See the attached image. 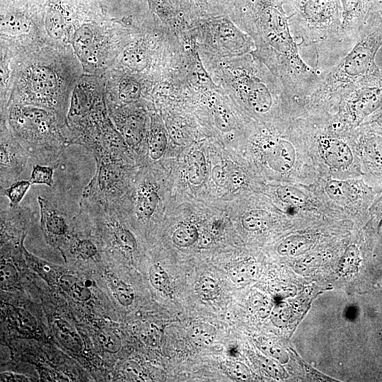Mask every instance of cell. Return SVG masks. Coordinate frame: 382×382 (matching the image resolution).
<instances>
[{
	"label": "cell",
	"instance_id": "836d02e7",
	"mask_svg": "<svg viewBox=\"0 0 382 382\" xmlns=\"http://www.w3.org/2000/svg\"><path fill=\"white\" fill-rule=\"evenodd\" d=\"M361 262L360 252L355 244L349 245L339 262V270L344 275L354 273Z\"/></svg>",
	"mask_w": 382,
	"mask_h": 382
},
{
	"label": "cell",
	"instance_id": "74e56055",
	"mask_svg": "<svg viewBox=\"0 0 382 382\" xmlns=\"http://www.w3.org/2000/svg\"><path fill=\"white\" fill-rule=\"evenodd\" d=\"M149 280L156 289L165 293L170 291V282L169 277L159 264L156 263L151 266L149 269Z\"/></svg>",
	"mask_w": 382,
	"mask_h": 382
},
{
	"label": "cell",
	"instance_id": "7bdbcfd3",
	"mask_svg": "<svg viewBox=\"0 0 382 382\" xmlns=\"http://www.w3.org/2000/svg\"><path fill=\"white\" fill-rule=\"evenodd\" d=\"M258 363L260 367L270 376L276 378H284L286 376V373L284 368L281 366L276 359L265 357L258 356Z\"/></svg>",
	"mask_w": 382,
	"mask_h": 382
},
{
	"label": "cell",
	"instance_id": "cb8c5ba5",
	"mask_svg": "<svg viewBox=\"0 0 382 382\" xmlns=\"http://www.w3.org/2000/svg\"><path fill=\"white\" fill-rule=\"evenodd\" d=\"M132 211L139 221L149 222L158 207L161 197L157 184L149 178H144L138 184L134 195Z\"/></svg>",
	"mask_w": 382,
	"mask_h": 382
},
{
	"label": "cell",
	"instance_id": "30bf717a",
	"mask_svg": "<svg viewBox=\"0 0 382 382\" xmlns=\"http://www.w3.org/2000/svg\"><path fill=\"white\" fill-rule=\"evenodd\" d=\"M315 185L325 202L341 215H369V209L378 195L364 177L318 178Z\"/></svg>",
	"mask_w": 382,
	"mask_h": 382
},
{
	"label": "cell",
	"instance_id": "f546056e",
	"mask_svg": "<svg viewBox=\"0 0 382 382\" xmlns=\"http://www.w3.org/2000/svg\"><path fill=\"white\" fill-rule=\"evenodd\" d=\"M59 282L63 290L75 300L86 301L91 296L89 289L79 279L73 275L64 274L59 278Z\"/></svg>",
	"mask_w": 382,
	"mask_h": 382
},
{
	"label": "cell",
	"instance_id": "f6af8a7d",
	"mask_svg": "<svg viewBox=\"0 0 382 382\" xmlns=\"http://www.w3.org/2000/svg\"><path fill=\"white\" fill-rule=\"evenodd\" d=\"M192 337L202 345H209L215 339L216 331L209 325H200L194 328L192 332Z\"/></svg>",
	"mask_w": 382,
	"mask_h": 382
},
{
	"label": "cell",
	"instance_id": "44dd1931",
	"mask_svg": "<svg viewBox=\"0 0 382 382\" xmlns=\"http://www.w3.org/2000/svg\"><path fill=\"white\" fill-rule=\"evenodd\" d=\"M364 178H369L382 187V135L366 124L356 129Z\"/></svg>",
	"mask_w": 382,
	"mask_h": 382
},
{
	"label": "cell",
	"instance_id": "7a4b0ae2",
	"mask_svg": "<svg viewBox=\"0 0 382 382\" xmlns=\"http://www.w3.org/2000/svg\"><path fill=\"white\" fill-rule=\"evenodd\" d=\"M381 44L382 28L364 25L356 43L343 58L321 71L319 82L301 105L299 117L332 114L346 93L378 80L374 57Z\"/></svg>",
	"mask_w": 382,
	"mask_h": 382
},
{
	"label": "cell",
	"instance_id": "7c38bea8",
	"mask_svg": "<svg viewBox=\"0 0 382 382\" xmlns=\"http://www.w3.org/2000/svg\"><path fill=\"white\" fill-rule=\"evenodd\" d=\"M93 0H46L40 8L42 41L68 50L71 33Z\"/></svg>",
	"mask_w": 382,
	"mask_h": 382
},
{
	"label": "cell",
	"instance_id": "e575fe53",
	"mask_svg": "<svg viewBox=\"0 0 382 382\" xmlns=\"http://www.w3.org/2000/svg\"><path fill=\"white\" fill-rule=\"evenodd\" d=\"M30 185L29 180H17L7 187H1V195L6 196L10 207L13 208L19 205Z\"/></svg>",
	"mask_w": 382,
	"mask_h": 382
},
{
	"label": "cell",
	"instance_id": "603a6c76",
	"mask_svg": "<svg viewBox=\"0 0 382 382\" xmlns=\"http://www.w3.org/2000/svg\"><path fill=\"white\" fill-rule=\"evenodd\" d=\"M0 104L1 112H3L11 100L20 61L24 52L4 45H0Z\"/></svg>",
	"mask_w": 382,
	"mask_h": 382
},
{
	"label": "cell",
	"instance_id": "7dc6e473",
	"mask_svg": "<svg viewBox=\"0 0 382 382\" xmlns=\"http://www.w3.org/2000/svg\"><path fill=\"white\" fill-rule=\"evenodd\" d=\"M370 222L379 230L382 226V192L379 193L369 209Z\"/></svg>",
	"mask_w": 382,
	"mask_h": 382
},
{
	"label": "cell",
	"instance_id": "e0dca14e",
	"mask_svg": "<svg viewBox=\"0 0 382 382\" xmlns=\"http://www.w3.org/2000/svg\"><path fill=\"white\" fill-rule=\"evenodd\" d=\"M106 103L122 105L140 103L149 94L153 82L138 74L111 67L100 75Z\"/></svg>",
	"mask_w": 382,
	"mask_h": 382
},
{
	"label": "cell",
	"instance_id": "2e32d148",
	"mask_svg": "<svg viewBox=\"0 0 382 382\" xmlns=\"http://www.w3.org/2000/svg\"><path fill=\"white\" fill-rule=\"evenodd\" d=\"M274 195L284 207V212L293 217L341 215L325 202L315 183L305 185L283 182L274 188Z\"/></svg>",
	"mask_w": 382,
	"mask_h": 382
},
{
	"label": "cell",
	"instance_id": "f907efd6",
	"mask_svg": "<svg viewBox=\"0 0 382 382\" xmlns=\"http://www.w3.org/2000/svg\"><path fill=\"white\" fill-rule=\"evenodd\" d=\"M255 299H253V305L258 311L260 316L266 318L270 316L272 309L270 301L263 296H257Z\"/></svg>",
	"mask_w": 382,
	"mask_h": 382
},
{
	"label": "cell",
	"instance_id": "d6a6232c",
	"mask_svg": "<svg viewBox=\"0 0 382 382\" xmlns=\"http://www.w3.org/2000/svg\"><path fill=\"white\" fill-rule=\"evenodd\" d=\"M105 277L120 304L125 306L131 305L134 299L133 289L111 272H106Z\"/></svg>",
	"mask_w": 382,
	"mask_h": 382
},
{
	"label": "cell",
	"instance_id": "9a60e30c",
	"mask_svg": "<svg viewBox=\"0 0 382 382\" xmlns=\"http://www.w3.org/2000/svg\"><path fill=\"white\" fill-rule=\"evenodd\" d=\"M96 170L82 195L121 209L125 204L127 174L124 163L97 161Z\"/></svg>",
	"mask_w": 382,
	"mask_h": 382
},
{
	"label": "cell",
	"instance_id": "7402d4cb",
	"mask_svg": "<svg viewBox=\"0 0 382 382\" xmlns=\"http://www.w3.org/2000/svg\"><path fill=\"white\" fill-rule=\"evenodd\" d=\"M40 224L45 237L50 245L61 248L70 238V226L66 216L47 199L38 197Z\"/></svg>",
	"mask_w": 382,
	"mask_h": 382
},
{
	"label": "cell",
	"instance_id": "bcb514c9",
	"mask_svg": "<svg viewBox=\"0 0 382 382\" xmlns=\"http://www.w3.org/2000/svg\"><path fill=\"white\" fill-rule=\"evenodd\" d=\"M260 348L267 356L280 363H286L289 359L286 352L277 345L264 342L260 345Z\"/></svg>",
	"mask_w": 382,
	"mask_h": 382
},
{
	"label": "cell",
	"instance_id": "ab89813d",
	"mask_svg": "<svg viewBox=\"0 0 382 382\" xmlns=\"http://www.w3.org/2000/svg\"><path fill=\"white\" fill-rule=\"evenodd\" d=\"M222 369L231 378L238 381H248L250 379V372L248 368L239 361H224Z\"/></svg>",
	"mask_w": 382,
	"mask_h": 382
},
{
	"label": "cell",
	"instance_id": "4316f807",
	"mask_svg": "<svg viewBox=\"0 0 382 382\" xmlns=\"http://www.w3.org/2000/svg\"><path fill=\"white\" fill-rule=\"evenodd\" d=\"M53 332L67 349L72 352H79L82 348V341L75 330L65 320H56L52 325Z\"/></svg>",
	"mask_w": 382,
	"mask_h": 382
},
{
	"label": "cell",
	"instance_id": "4dcf8cb0",
	"mask_svg": "<svg viewBox=\"0 0 382 382\" xmlns=\"http://www.w3.org/2000/svg\"><path fill=\"white\" fill-rule=\"evenodd\" d=\"M10 318L15 328L21 333L30 334L35 331V318L22 308H13L10 311Z\"/></svg>",
	"mask_w": 382,
	"mask_h": 382
},
{
	"label": "cell",
	"instance_id": "8992f818",
	"mask_svg": "<svg viewBox=\"0 0 382 382\" xmlns=\"http://www.w3.org/2000/svg\"><path fill=\"white\" fill-rule=\"evenodd\" d=\"M297 118L318 178L363 177L356 130L344 128L331 114Z\"/></svg>",
	"mask_w": 382,
	"mask_h": 382
},
{
	"label": "cell",
	"instance_id": "816d5d0a",
	"mask_svg": "<svg viewBox=\"0 0 382 382\" xmlns=\"http://www.w3.org/2000/svg\"><path fill=\"white\" fill-rule=\"evenodd\" d=\"M1 3H12L34 8H40L46 0H0Z\"/></svg>",
	"mask_w": 382,
	"mask_h": 382
},
{
	"label": "cell",
	"instance_id": "f1b7e54d",
	"mask_svg": "<svg viewBox=\"0 0 382 382\" xmlns=\"http://www.w3.org/2000/svg\"><path fill=\"white\" fill-rule=\"evenodd\" d=\"M272 221V214L264 209L257 208L246 212L241 217L243 228L249 232L267 229Z\"/></svg>",
	"mask_w": 382,
	"mask_h": 382
},
{
	"label": "cell",
	"instance_id": "d6986e66",
	"mask_svg": "<svg viewBox=\"0 0 382 382\" xmlns=\"http://www.w3.org/2000/svg\"><path fill=\"white\" fill-rule=\"evenodd\" d=\"M207 42L223 57L242 56L255 49L252 37L227 21L211 24Z\"/></svg>",
	"mask_w": 382,
	"mask_h": 382
},
{
	"label": "cell",
	"instance_id": "1f68e13d",
	"mask_svg": "<svg viewBox=\"0 0 382 382\" xmlns=\"http://www.w3.org/2000/svg\"><path fill=\"white\" fill-rule=\"evenodd\" d=\"M207 174L205 158L199 151H194L189 157L187 176L189 181L193 185H200Z\"/></svg>",
	"mask_w": 382,
	"mask_h": 382
},
{
	"label": "cell",
	"instance_id": "8fae6325",
	"mask_svg": "<svg viewBox=\"0 0 382 382\" xmlns=\"http://www.w3.org/2000/svg\"><path fill=\"white\" fill-rule=\"evenodd\" d=\"M0 8V45L25 52L42 42L41 8L12 3H1Z\"/></svg>",
	"mask_w": 382,
	"mask_h": 382
},
{
	"label": "cell",
	"instance_id": "f5cc1de1",
	"mask_svg": "<svg viewBox=\"0 0 382 382\" xmlns=\"http://www.w3.org/2000/svg\"><path fill=\"white\" fill-rule=\"evenodd\" d=\"M1 381H30V380L24 375L13 373H4L1 375Z\"/></svg>",
	"mask_w": 382,
	"mask_h": 382
},
{
	"label": "cell",
	"instance_id": "11a10c76",
	"mask_svg": "<svg viewBox=\"0 0 382 382\" xmlns=\"http://www.w3.org/2000/svg\"><path fill=\"white\" fill-rule=\"evenodd\" d=\"M210 236L207 235V236H204L203 238H202L201 240V244L202 245H208L211 242L209 239Z\"/></svg>",
	"mask_w": 382,
	"mask_h": 382
},
{
	"label": "cell",
	"instance_id": "c3c4849f",
	"mask_svg": "<svg viewBox=\"0 0 382 382\" xmlns=\"http://www.w3.org/2000/svg\"><path fill=\"white\" fill-rule=\"evenodd\" d=\"M99 341L103 347L108 352H116L121 347L120 340L112 334H100Z\"/></svg>",
	"mask_w": 382,
	"mask_h": 382
},
{
	"label": "cell",
	"instance_id": "83f0119b",
	"mask_svg": "<svg viewBox=\"0 0 382 382\" xmlns=\"http://www.w3.org/2000/svg\"><path fill=\"white\" fill-rule=\"evenodd\" d=\"M68 241L70 253L83 260L93 259L99 254L98 245L87 236L76 235Z\"/></svg>",
	"mask_w": 382,
	"mask_h": 382
},
{
	"label": "cell",
	"instance_id": "6da1fadb",
	"mask_svg": "<svg viewBox=\"0 0 382 382\" xmlns=\"http://www.w3.org/2000/svg\"><path fill=\"white\" fill-rule=\"evenodd\" d=\"M83 76L73 53L40 42L23 53L8 105L45 108L67 120L74 91Z\"/></svg>",
	"mask_w": 382,
	"mask_h": 382
},
{
	"label": "cell",
	"instance_id": "5bb4252c",
	"mask_svg": "<svg viewBox=\"0 0 382 382\" xmlns=\"http://www.w3.org/2000/svg\"><path fill=\"white\" fill-rule=\"evenodd\" d=\"M382 109V79L357 87L342 98L333 117L345 128L354 131Z\"/></svg>",
	"mask_w": 382,
	"mask_h": 382
},
{
	"label": "cell",
	"instance_id": "9c48e42d",
	"mask_svg": "<svg viewBox=\"0 0 382 382\" xmlns=\"http://www.w3.org/2000/svg\"><path fill=\"white\" fill-rule=\"evenodd\" d=\"M288 16L292 35L299 47L315 46L317 68L328 49L340 47L342 8L337 0H294Z\"/></svg>",
	"mask_w": 382,
	"mask_h": 382
},
{
	"label": "cell",
	"instance_id": "8d00e7d4",
	"mask_svg": "<svg viewBox=\"0 0 382 382\" xmlns=\"http://www.w3.org/2000/svg\"><path fill=\"white\" fill-rule=\"evenodd\" d=\"M57 166H45L37 163L33 166L29 179L31 185H45L52 187L54 184V171Z\"/></svg>",
	"mask_w": 382,
	"mask_h": 382
},
{
	"label": "cell",
	"instance_id": "52a82bcc",
	"mask_svg": "<svg viewBox=\"0 0 382 382\" xmlns=\"http://www.w3.org/2000/svg\"><path fill=\"white\" fill-rule=\"evenodd\" d=\"M1 121L37 163L54 165L71 146L67 120L54 110L11 103L1 112Z\"/></svg>",
	"mask_w": 382,
	"mask_h": 382
},
{
	"label": "cell",
	"instance_id": "681fc988",
	"mask_svg": "<svg viewBox=\"0 0 382 382\" xmlns=\"http://www.w3.org/2000/svg\"><path fill=\"white\" fill-rule=\"evenodd\" d=\"M1 282L9 285L16 282L18 274L15 267L11 263H4L1 266Z\"/></svg>",
	"mask_w": 382,
	"mask_h": 382
},
{
	"label": "cell",
	"instance_id": "9f6ffc18",
	"mask_svg": "<svg viewBox=\"0 0 382 382\" xmlns=\"http://www.w3.org/2000/svg\"><path fill=\"white\" fill-rule=\"evenodd\" d=\"M95 1H100V0H95Z\"/></svg>",
	"mask_w": 382,
	"mask_h": 382
},
{
	"label": "cell",
	"instance_id": "db71d44e",
	"mask_svg": "<svg viewBox=\"0 0 382 382\" xmlns=\"http://www.w3.org/2000/svg\"><path fill=\"white\" fill-rule=\"evenodd\" d=\"M138 368V366L135 363H132L130 364H127V366H126V370L127 371H129L130 374L139 376L140 371Z\"/></svg>",
	"mask_w": 382,
	"mask_h": 382
},
{
	"label": "cell",
	"instance_id": "60d3db41",
	"mask_svg": "<svg viewBox=\"0 0 382 382\" xmlns=\"http://www.w3.org/2000/svg\"><path fill=\"white\" fill-rule=\"evenodd\" d=\"M213 115L215 124L221 131L227 132L233 128L235 120L232 114L222 105L216 106L214 110Z\"/></svg>",
	"mask_w": 382,
	"mask_h": 382
},
{
	"label": "cell",
	"instance_id": "ba28073f",
	"mask_svg": "<svg viewBox=\"0 0 382 382\" xmlns=\"http://www.w3.org/2000/svg\"><path fill=\"white\" fill-rule=\"evenodd\" d=\"M257 140L263 165L283 182L312 185L318 179L298 118L263 127Z\"/></svg>",
	"mask_w": 382,
	"mask_h": 382
},
{
	"label": "cell",
	"instance_id": "b9f144b4",
	"mask_svg": "<svg viewBox=\"0 0 382 382\" xmlns=\"http://www.w3.org/2000/svg\"><path fill=\"white\" fill-rule=\"evenodd\" d=\"M197 290L203 299H213L219 294V286L213 278L202 276L197 282Z\"/></svg>",
	"mask_w": 382,
	"mask_h": 382
},
{
	"label": "cell",
	"instance_id": "ac0fdd59",
	"mask_svg": "<svg viewBox=\"0 0 382 382\" xmlns=\"http://www.w3.org/2000/svg\"><path fill=\"white\" fill-rule=\"evenodd\" d=\"M106 104L109 115L129 149L140 147L148 134L147 116L140 103L122 105Z\"/></svg>",
	"mask_w": 382,
	"mask_h": 382
},
{
	"label": "cell",
	"instance_id": "5b68a950",
	"mask_svg": "<svg viewBox=\"0 0 382 382\" xmlns=\"http://www.w3.org/2000/svg\"><path fill=\"white\" fill-rule=\"evenodd\" d=\"M139 33L95 1L73 28L67 49L79 60L83 75L99 76L115 64Z\"/></svg>",
	"mask_w": 382,
	"mask_h": 382
},
{
	"label": "cell",
	"instance_id": "ffe728a7",
	"mask_svg": "<svg viewBox=\"0 0 382 382\" xmlns=\"http://www.w3.org/2000/svg\"><path fill=\"white\" fill-rule=\"evenodd\" d=\"M0 128V184L1 187H7L18 180L30 158L2 121Z\"/></svg>",
	"mask_w": 382,
	"mask_h": 382
},
{
	"label": "cell",
	"instance_id": "484cf974",
	"mask_svg": "<svg viewBox=\"0 0 382 382\" xmlns=\"http://www.w3.org/2000/svg\"><path fill=\"white\" fill-rule=\"evenodd\" d=\"M167 137L157 117H151V125L147 135V150L149 158L159 160L166 149Z\"/></svg>",
	"mask_w": 382,
	"mask_h": 382
},
{
	"label": "cell",
	"instance_id": "d590c367",
	"mask_svg": "<svg viewBox=\"0 0 382 382\" xmlns=\"http://www.w3.org/2000/svg\"><path fill=\"white\" fill-rule=\"evenodd\" d=\"M199 238V233L193 225H184L177 228L172 235L173 243L181 248L193 245Z\"/></svg>",
	"mask_w": 382,
	"mask_h": 382
},
{
	"label": "cell",
	"instance_id": "f35d334b",
	"mask_svg": "<svg viewBox=\"0 0 382 382\" xmlns=\"http://www.w3.org/2000/svg\"><path fill=\"white\" fill-rule=\"evenodd\" d=\"M257 272L256 265L253 263H242L229 270L230 276L236 284H248Z\"/></svg>",
	"mask_w": 382,
	"mask_h": 382
},
{
	"label": "cell",
	"instance_id": "d4e9b609",
	"mask_svg": "<svg viewBox=\"0 0 382 382\" xmlns=\"http://www.w3.org/2000/svg\"><path fill=\"white\" fill-rule=\"evenodd\" d=\"M316 244V238L309 233H294L283 239L277 247L282 256L297 257L309 252Z\"/></svg>",
	"mask_w": 382,
	"mask_h": 382
},
{
	"label": "cell",
	"instance_id": "4fadbf2b",
	"mask_svg": "<svg viewBox=\"0 0 382 382\" xmlns=\"http://www.w3.org/2000/svg\"><path fill=\"white\" fill-rule=\"evenodd\" d=\"M158 31L152 27L139 33L125 47L112 67L156 82L161 75V60Z\"/></svg>",
	"mask_w": 382,
	"mask_h": 382
},
{
	"label": "cell",
	"instance_id": "277c9868",
	"mask_svg": "<svg viewBox=\"0 0 382 382\" xmlns=\"http://www.w3.org/2000/svg\"><path fill=\"white\" fill-rule=\"evenodd\" d=\"M67 125L71 145L91 150L96 160L120 161L127 157L129 148L109 115L101 83H89L74 93Z\"/></svg>",
	"mask_w": 382,
	"mask_h": 382
},
{
	"label": "cell",
	"instance_id": "ee69618b",
	"mask_svg": "<svg viewBox=\"0 0 382 382\" xmlns=\"http://www.w3.org/2000/svg\"><path fill=\"white\" fill-rule=\"evenodd\" d=\"M290 308L287 303L281 302L277 304L270 313L272 323L277 327L284 326L290 318Z\"/></svg>",
	"mask_w": 382,
	"mask_h": 382
},
{
	"label": "cell",
	"instance_id": "3957f363",
	"mask_svg": "<svg viewBox=\"0 0 382 382\" xmlns=\"http://www.w3.org/2000/svg\"><path fill=\"white\" fill-rule=\"evenodd\" d=\"M228 89L266 127L297 118L294 105L281 81L252 52L221 64Z\"/></svg>",
	"mask_w": 382,
	"mask_h": 382
}]
</instances>
